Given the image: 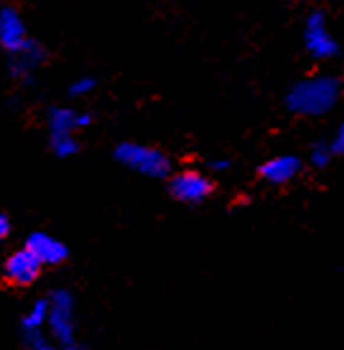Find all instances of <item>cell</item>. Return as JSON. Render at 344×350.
Instances as JSON below:
<instances>
[{
    "label": "cell",
    "instance_id": "e0dca14e",
    "mask_svg": "<svg viewBox=\"0 0 344 350\" xmlns=\"http://www.w3.org/2000/svg\"><path fill=\"white\" fill-rule=\"evenodd\" d=\"M210 170H213V172L230 170V160H213V162H210Z\"/></svg>",
    "mask_w": 344,
    "mask_h": 350
},
{
    "label": "cell",
    "instance_id": "8fae6325",
    "mask_svg": "<svg viewBox=\"0 0 344 350\" xmlns=\"http://www.w3.org/2000/svg\"><path fill=\"white\" fill-rule=\"evenodd\" d=\"M24 245H27L46 267H58V265L65 262L67 255H70L67 245L62 243L60 239H56V236L46 234V231H34V234H29Z\"/></svg>",
    "mask_w": 344,
    "mask_h": 350
},
{
    "label": "cell",
    "instance_id": "ac0fdd59",
    "mask_svg": "<svg viewBox=\"0 0 344 350\" xmlns=\"http://www.w3.org/2000/svg\"><path fill=\"white\" fill-rule=\"evenodd\" d=\"M297 3H311V0H297Z\"/></svg>",
    "mask_w": 344,
    "mask_h": 350
},
{
    "label": "cell",
    "instance_id": "6da1fadb",
    "mask_svg": "<svg viewBox=\"0 0 344 350\" xmlns=\"http://www.w3.org/2000/svg\"><path fill=\"white\" fill-rule=\"evenodd\" d=\"M344 83L335 74H311L294 83L287 91L284 105L297 117L330 115L342 100Z\"/></svg>",
    "mask_w": 344,
    "mask_h": 350
},
{
    "label": "cell",
    "instance_id": "8992f818",
    "mask_svg": "<svg viewBox=\"0 0 344 350\" xmlns=\"http://www.w3.org/2000/svg\"><path fill=\"white\" fill-rule=\"evenodd\" d=\"M46 265L24 245V248L14 250L5 258L3 262V284L8 288H27V286L36 284V279L41 277Z\"/></svg>",
    "mask_w": 344,
    "mask_h": 350
},
{
    "label": "cell",
    "instance_id": "ba28073f",
    "mask_svg": "<svg viewBox=\"0 0 344 350\" xmlns=\"http://www.w3.org/2000/svg\"><path fill=\"white\" fill-rule=\"evenodd\" d=\"M29 41H32V36H29L22 12L12 5H3V10H0V46H3V51H8L10 55V53L27 46Z\"/></svg>",
    "mask_w": 344,
    "mask_h": 350
},
{
    "label": "cell",
    "instance_id": "9c48e42d",
    "mask_svg": "<svg viewBox=\"0 0 344 350\" xmlns=\"http://www.w3.org/2000/svg\"><path fill=\"white\" fill-rule=\"evenodd\" d=\"M304 162L297 155H275L258 167V179L268 186H287L302 174Z\"/></svg>",
    "mask_w": 344,
    "mask_h": 350
},
{
    "label": "cell",
    "instance_id": "4fadbf2b",
    "mask_svg": "<svg viewBox=\"0 0 344 350\" xmlns=\"http://www.w3.org/2000/svg\"><path fill=\"white\" fill-rule=\"evenodd\" d=\"M332 157H335V150H332L330 143H316V146L311 148V152H308V162H311V167H316V170L328 167Z\"/></svg>",
    "mask_w": 344,
    "mask_h": 350
},
{
    "label": "cell",
    "instance_id": "9a60e30c",
    "mask_svg": "<svg viewBox=\"0 0 344 350\" xmlns=\"http://www.w3.org/2000/svg\"><path fill=\"white\" fill-rule=\"evenodd\" d=\"M332 150H335V155H344V120L337 124L335 134H332V141H330Z\"/></svg>",
    "mask_w": 344,
    "mask_h": 350
},
{
    "label": "cell",
    "instance_id": "2e32d148",
    "mask_svg": "<svg viewBox=\"0 0 344 350\" xmlns=\"http://www.w3.org/2000/svg\"><path fill=\"white\" fill-rule=\"evenodd\" d=\"M10 231H12V219H10L8 212H3V215H0V239L3 241L8 239Z\"/></svg>",
    "mask_w": 344,
    "mask_h": 350
},
{
    "label": "cell",
    "instance_id": "7c38bea8",
    "mask_svg": "<svg viewBox=\"0 0 344 350\" xmlns=\"http://www.w3.org/2000/svg\"><path fill=\"white\" fill-rule=\"evenodd\" d=\"M48 143H51L53 155H58V157H72V155H77L82 148L77 136H51Z\"/></svg>",
    "mask_w": 344,
    "mask_h": 350
},
{
    "label": "cell",
    "instance_id": "5bb4252c",
    "mask_svg": "<svg viewBox=\"0 0 344 350\" xmlns=\"http://www.w3.org/2000/svg\"><path fill=\"white\" fill-rule=\"evenodd\" d=\"M96 88H98V83L93 77H79L67 86V96L70 98H88Z\"/></svg>",
    "mask_w": 344,
    "mask_h": 350
},
{
    "label": "cell",
    "instance_id": "52a82bcc",
    "mask_svg": "<svg viewBox=\"0 0 344 350\" xmlns=\"http://www.w3.org/2000/svg\"><path fill=\"white\" fill-rule=\"evenodd\" d=\"M48 136H77L91 124V115L70 105H53L46 110Z\"/></svg>",
    "mask_w": 344,
    "mask_h": 350
},
{
    "label": "cell",
    "instance_id": "277c9868",
    "mask_svg": "<svg viewBox=\"0 0 344 350\" xmlns=\"http://www.w3.org/2000/svg\"><path fill=\"white\" fill-rule=\"evenodd\" d=\"M304 48L306 53L318 62H325V60H335L340 55V41L335 38L332 33L330 24H328V17L325 12L316 10L306 17L304 22Z\"/></svg>",
    "mask_w": 344,
    "mask_h": 350
},
{
    "label": "cell",
    "instance_id": "5b68a950",
    "mask_svg": "<svg viewBox=\"0 0 344 350\" xmlns=\"http://www.w3.org/2000/svg\"><path fill=\"white\" fill-rule=\"evenodd\" d=\"M168 191L175 200L184 205H201L213 196L215 186L201 170H177L168 176Z\"/></svg>",
    "mask_w": 344,
    "mask_h": 350
},
{
    "label": "cell",
    "instance_id": "30bf717a",
    "mask_svg": "<svg viewBox=\"0 0 344 350\" xmlns=\"http://www.w3.org/2000/svg\"><path fill=\"white\" fill-rule=\"evenodd\" d=\"M43 62H46V48L32 38L27 46L10 53L8 70L14 79H32L43 67Z\"/></svg>",
    "mask_w": 344,
    "mask_h": 350
},
{
    "label": "cell",
    "instance_id": "3957f363",
    "mask_svg": "<svg viewBox=\"0 0 344 350\" xmlns=\"http://www.w3.org/2000/svg\"><path fill=\"white\" fill-rule=\"evenodd\" d=\"M115 160L122 167L136 172V174L151 176V179H168L172 174V160L160 148L146 146V143L125 141L115 148Z\"/></svg>",
    "mask_w": 344,
    "mask_h": 350
},
{
    "label": "cell",
    "instance_id": "7a4b0ae2",
    "mask_svg": "<svg viewBox=\"0 0 344 350\" xmlns=\"http://www.w3.org/2000/svg\"><path fill=\"white\" fill-rule=\"evenodd\" d=\"M51 300V312H48L46 334L58 343L62 350H82L79 338H77V305L75 295L67 288H56L48 293Z\"/></svg>",
    "mask_w": 344,
    "mask_h": 350
}]
</instances>
